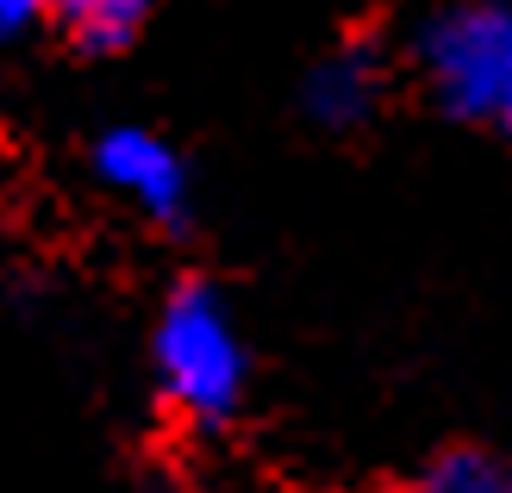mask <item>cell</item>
<instances>
[{
  "label": "cell",
  "instance_id": "obj_7",
  "mask_svg": "<svg viewBox=\"0 0 512 493\" xmlns=\"http://www.w3.org/2000/svg\"><path fill=\"white\" fill-rule=\"evenodd\" d=\"M44 19H57V0H0V38H19Z\"/></svg>",
  "mask_w": 512,
  "mask_h": 493
},
{
  "label": "cell",
  "instance_id": "obj_6",
  "mask_svg": "<svg viewBox=\"0 0 512 493\" xmlns=\"http://www.w3.org/2000/svg\"><path fill=\"white\" fill-rule=\"evenodd\" d=\"M150 0H57V19L69 25V38H82L94 50H113L125 44L144 25Z\"/></svg>",
  "mask_w": 512,
  "mask_h": 493
},
{
  "label": "cell",
  "instance_id": "obj_4",
  "mask_svg": "<svg viewBox=\"0 0 512 493\" xmlns=\"http://www.w3.org/2000/svg\"><path fill=\"white\" fill-rule=\"evenodd\" d=\"M381 100V69L369 50H331V57H319V69L306 75V113H313L319 125H331V132H350V125H363L375 113Z\"/></svg>",
  "mask_w": 512,
  "mask_h": 493
},
{
  "label": "cell",
  "instance_id": "obj_3",
  "mask_svg": "<svg viewBox=\"0 0 512 493\" xmlns=\"http://www.w3.org/2000/svg\"><path fill=\"white\" fill-rule=\"evenodd\" d=\"M94 175L100 188H113L125 206H138L144 219H182L188 206V169L175 157V144L157 138L150 125H113L94 144Z\"/></svg>",
  "mask_w": 512,
  "mask_h": 493
},
{
  "label": "cell",
  "instance_id": "obj_5",
  "mask_svg": "<svg viewBox=\"0 0 512 493\" xmlns=\"http://www.w3.org/2000/svg\"><path fill=\"white\" fill-rule=\"evenodd\" d=\"M413 493H512V462L494 450H444Z\"/></svg>",
  "mask_w": 512,
  "mask_h": 493
},
{
  "label": "cell",
  "instance_id": "obj_2",
  "mask_svg": "<svg viewBox=\"0 0 512 493\" xmlns=\"http://www.w3.org/2000/svg\"><path fill=\"white\" fill-rule=\"evenodd\" d=\"M438 107L494 138H512V0L450 7L419 44Z\"/></svg>",
  "mask_w": 512,
  "mask_h": 493
},
{
  "label": "cell",
  "instance_id": "obj_1",
  "mask_svg": "<svg viewBox=\"0 0 512 493\" xmlns=\"http://www.w3.org/2000/svg\"><path fill=\"white\" fill-rule=\"evenodd\" d=\"M150 356H157V381L182 419L225 425L238 412L250 362H244V337L213 288L188 281V288L169 294L157 331H150Z\"/></svg>",
  "mask_w": 512,
  "mask_h": 493
}]
</instances>
